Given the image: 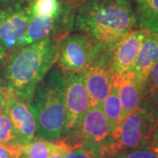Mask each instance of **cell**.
<instances>
[{
  "label": "cell",
  "instance_id": "cell-24",
  "mask_svg": "<svg viewBox=\"0 0 158 158\" xmlns=\"http://www.w3.org/2000/svg\"><path fill=\"white\" fill-rule=\"evenodd\" d=\"M7 52L8 51L6 50V48L3 46V44L0 42V63L3 62H5L7 58Z\"/></svg>",
  "mask_w": 158,
  "mask_h": 158
},
{
  "label": "cell",
  "instance_id": "cell-14",
  "mask_svg": "<svg viewBox=\"0 0 158 158\" xmlns=\"http://www.w3.org/2000/svg\"><path fill=\"white\" fill-rule=\"evenodd\" d=\"M69 146L63 139L51 141L40 138H34L33 141L21 146V152L24 158H48L53 154L60 150H69Z\"/></svg>",
  "mask_w": 158,
  "mask_h": 158
},
{
  "label": "cell",
  "instance_id": "cell-13",
  "mask_svg": "<svg viewBox=\"0 0 158 158\" xmlns=\"http://www.w3.org/2000/svg\"><path fill=\"white\" fill-rule=\"evenodd\" d=\"M158 61V33H148L139 50L131 71L135 74L141 84L145 86L148 74Z\"/></svg>",
  "mask_w": 158,
  "mask_h": 158
},
{
  "label": "cell",
  "instance_id": "cell-23",
  "mask_svg": "<svg viewBox=\"0 0 158 158\" xmlns=\"http://www.w3.org/2000/svg\"><path fill=\"white\" fill-rule=\"evenodd\" d=\"M10 96V92L6 87L3 76L0 77V108H4L6 103Z\"/></svg>",
  "mask_w": 158,
  "mask_h": 158
},
{
  "label": "cell",
  "instance_id": "cell-12",
  "mask_svg": "<svg viewBox=\"0 0 158 158\" xmlns=\"http://www.w3.org/2000/svg\"><path fill=\"white\" fill-rule=\"evenodd\" d=\"M118 93L121 104V121L141 106L144 87L133 71L118 77Z\"/></svg>",
  "mask_w": 158,
  "mask_h": 158
},
{
  "label": "cell",
  "instance_id": "cell-10",
  "mask_svg": "<svg viewBox=\"0 0 158 158\" xmlns=\"http://www.w3.org/2000/svg\"><path fill=\"white\" fill-rule=\"evenodd\" d=\"M148 33L145 29H135L119 40L109 52L110 67L116 77L132 70L141 44Z\"/></svg>",
  "mask_w": 158,
  "mask_h": 158
},
{
  "label": "cell",
  "instance_id": "cell-21",
  "mask_svg": "<svg viewBox=\"0 0 158 158\" xmlns=\"http://www.w3.org/2000/svg\"><path fill=\"white\" fill-rule=\"evenodd\" d=\"M0 158H24L21 146L0 144Z\"/></svg>",
  "mask_w": 158,
  "mask_h": 158
},
{
  "label": "cell",
  "instance_id": "cell-11",
  "mask_svg": "<svg viewBox=\"0 0 158 158\" xmlns=\"http://www.w3.org/2000/svg\"><path fill=\"white\" fill-rule=\"evenodd\" d=\"M23 145L33 141L36 135V122L28 104L11 95L4 107Z\"/></svg>",
  "mask_w": 158,
  "mask_h": 158
},
{
  "label": "cell",
  "instance_id": "cell-8",
  "mask_svg": "<svg viewBox=\"0 0 158 158\" xmlns=\"http://www.w3.org/2000/svg\"><path fill=\"white\" fill-rule=\"evenodd\" d=\"M64 81L65 129L63 138L71 135L90 108L88 92L82 74L62 71Z\"/></svg>",
  "mask_w": 158,
  "mask_h": 158
},
{
  "label": "cell",
  "instance_id": "cell-17",
  "mask_svg": "<svg viewBox=\"0 0 158 158\" xmlns=\"http://www.w3.org/2000/svg\"><path fill=\"white\" fill-rule=\"evenodd\" d=\"M158 103V61L148 74L143 90L141 106L150 111Z\"/></svg>",
  "mask_w": 158,
  "mask_h": 158
},
{
  "label": "cell",
  "instance_id": "cell-20",
  "mask_svg": "<svg viewBox=\"0 0 158 158\" xmlns=\"http://www.w3.org/2000/svg\"><path fill=\"white\" fill-rule=\"evenodd\" d=\"M64 158H102L95 150L84 146H75L65 153Z\"/></svg>",
  "mask_w": 158,
  "mask_h": 158
},
{
  "label": "cell",
  "instance_id": "cell-27",
  "mask_svg": "<svg viewBox=\"0 0 158 158\" xmlns=\"http://www.w3.org/2000/svg\"><path fill=\"white\" fill-rule=\"evenodd\" d=\"M2 1H6V0H2Z\"/></svg>",
  "mask_w": 158,
  "mask_h": 158
},
{
  "label": "cell",
  "instance_id": "cell-9",
  "mask_svg": "<svg viewBox=\"0 0 158 158\" xmlns=\"http://www.w3.org/2000/svg\"><path fill=\"white\" fill-rule=\"evenodd\" d=\"M88 92L90 107H101L116 77L109 63V53L101 50L88 68L82 73Z\"/></svg>",
  "mask_w": 158,
  "mask_h": 158
},
{
  "label": "cell",
  "instance_id": "cell-22",
  "mask_svg": "<svg viewBox=\"0 0 158 158\" xmlns=\"http://www.w3.org/2000/svg\"><path fill=\"white\" fill-rule=\"evenodd\" d=\"M148 147L158 154V120H156L148 140Z\"/></svg>",
  "mask_w": 158,
  "mask_h": 158
},
{
  "label": "cell",
  "instance_id": "cell-16",
  "mask_svg": "<svg viewBox=\"0 0 158 158\" xmlns=\"http://www.w3.org/2000/svg\"><path fill=\"white\" fill-rule=\"evenodd\" d=\"M118 78H116L107 97L102 104V110L107 118L111 133L118 128L121 122V104L118 93Z\"/></svg>",
  "mask_w": 158,
  "mask_h": 158
},
{
  "label": "cell",
  "instance_id": "cell-3",
  "mask_svg": "<svg viewBox=\"0 0 158 158\" xmlns=\"http://www.w3.org/2000/svg\"><path fill=\"white\" fill-rule=\"evenodd\" d=\"M36 122V135L47 141L62 139L65 129L64 81L60 69L50 70L28 104Z\"/></svg>",
  "mask_w": 158,
  "mask_h": 158
},
{
  "label": "cell",
  "instance_id": "cell-4",
  "mask_svg": "<svg viewBox=\"0 0 158 158\" xmlns=\"http://www.w3.org/2000/svg\"><path fill=\"white\" fill-rule=\"evenodd\" d=\"M156 120L152 113L143 106L130 113L113 133L111 142L102 151V158H111L123 151L148 146Z\"/></svg>",
  "mask_w": 158,
  "mask_h": 158
},
{
  "label": "cell",
  "instance_id": "cell-19",
  "mask_svg": "<svg viewBox=\"0 0 158 158\" xmlns=\"http://www.w3.org/2000/svg\"><path fill=\"white\" fill-rule=\"evenodd\" d=\"M111 158H158V154L145 146L118 153Z\"/></svg>",
  "mask_w": 158,
  "mask_h": 158
},
{
  "label": "cell",
  "instance_id": "cell-6",
  "mask_svg": "<svg viewBox=\"0 0 158 158\" xmlns=\"http://www.w3.org/2000/svg\"><path fill=\"white\" fill-rule=\"evenodd\" d=\"M102 49L88 35L67 34L60 42L58 60L62 71L82 74Z\"/></svg>",
  "mask_w": 158,
  "mask_h": 158
},
{
  "label": "cell",
  "instance_id": "cell-15",
  "mask_svg": "<svg viewBox=\"0 0 158 158\" xmlns=\"http://www.w3.org/2000/svg\"><path fill=\"white\" fill-rule=\"evenodd\" d=\"M138 27L158 33V0H135Z\"/></svg>",
  "mask_w": 158,
  "mask_h": 158
},
{
  "label": "cell",
  "instance_id": "cell-18",
  "mask_svg": "<svg viewBox=\"0 0 158 158\" xmlns=\"http://www.w3.org/2000/svg\"><path fill=\"white\" fill-rule=\"evenodd\" d=\"M0 144L11 146L23 145L4 108H0Z\"/></svg>",
  "mask_w": 158,
  "mask_h": 158
},
{
  "label": "cell",
  "instance_id": "cell-5",
  "mask_svg": "<svg viewBox=\"0 0 158 158\" xmlns=\"http://www.w3.org/2000/svg\"><path fill=\"white\" fill-rule=\"evenodd\" d=\"M62 139L71 147L84 146L101 155L112 139L110 125L102 108L90 107L73 134Z\"/></svg>",
  "mask_w": 158,
  "mask_h": 158
},
{
  "label": "cell",
  "instance_id": "cell-25",
  "mask_svg": "<svg viewBox=\"0 0 158 158\" xmlns=\"http://www.w3.org/2000/svg\"><path fill=\"white\" fill-rule=\"evenodd\" d=\"M68 150H60V151H58V152L55 153V154H53L51 156H49L48 158H64V155H65V153L67 152Z\"/></svg>",
  "mask_w": 158,
  "mask_h": 158
},
{
  "label": "cell",
  "instance_id": "cell-7",
  "mask_svg": "<svg viewBox=\"0 0 158 158\" xmlns=\"http://www.w3.org/2000/svg\"><path fill=\"white\" fill-rule=\"evenodd\" d=\"M31 0H6L0 6V42L7 51L16 49L31 18Z\"/></svg>",
  "mask_w": 158,
  "mask_h": 158
},
{
  "label": "cell",
  "instance_id": "cell-2",
  "mask_svg": "<svg viewBox=\"0 0 158 158\" xmlns=\"http://www.w3.org/2000/svg\"><path fill=\"white\" fill-rule=\"evenodd\" d=\"M61 40L48 38L11 51L3 78L11 95L29 104L37 86L57 62Z\"/></svg>",
  "mask_w": 158,
  "mask_h": 158
},
{
  "label": "cell",
  "instance_id": "cell-1",
  "mask_svg": "<svg viewBox=\"0 0 158 158\" xmlns=\"http://www.w3.org/2000/svg\"><path fill=\"white\" fill-rule=\"evenodd\" d=\"M74 26L108 53L126 34L139 28L130 0H85L75 11Z\"/></svg>",
  "mask_w": 158,
  "mask_h": 158
},
{
  "label": "cell",
  "instance_id": "cell-26",
  "mask_svg": "<svg viewBox=\"0 0 158 158\" xmlns=\"http://www.w3.org/2000/svg\"><path fill=\"white\" fill-rule=\"evenodd\" d=\"M150 112L152 113V114L154 115V117L156 118V119L158 120V103L150 110Z\"/></svg>",
  "mask_w": 158,
  "mask_h": 158
}]
</instances>
